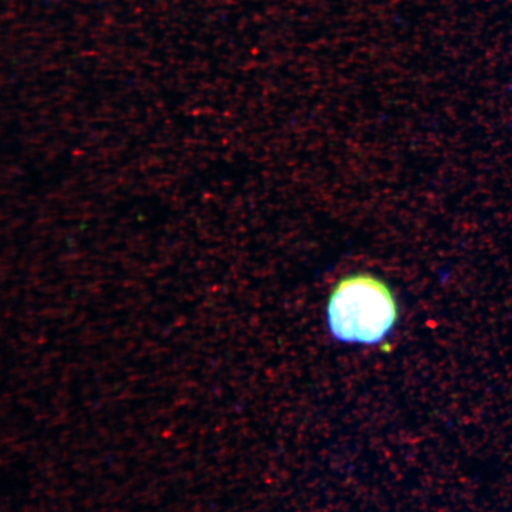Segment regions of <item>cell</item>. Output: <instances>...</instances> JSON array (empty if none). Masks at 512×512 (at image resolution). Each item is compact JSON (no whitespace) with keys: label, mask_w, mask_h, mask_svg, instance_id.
I'll list each match as a JSON object with an SVG mask.
<instances>
[{"label":"cell","mask_w":512,"mask_h":512,"mask_svg":"<svg viewBox=\"0 0 512 512\" xmlns=\"http://www.w3.org/2000/svg\"><path fill=\"white\" fill-rule=\"evenodd\" d=\"M326 316L337 341L374 345L394 329L399 310L392 290L383 280L356 273L343 278L332 290Z\"/></svg>","instance_id":"obj_1"}]
</instances>
